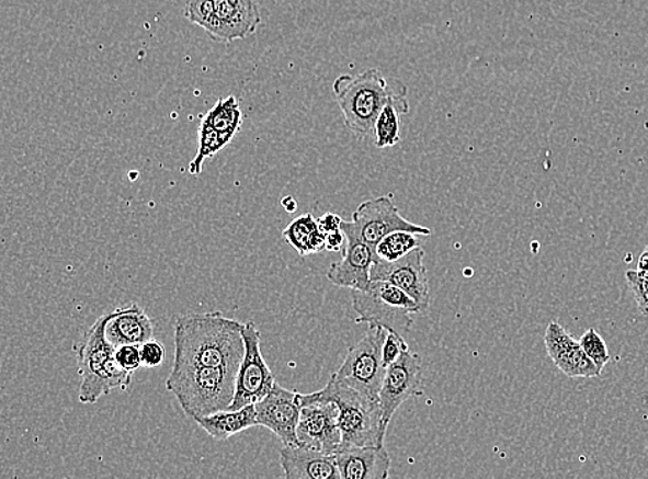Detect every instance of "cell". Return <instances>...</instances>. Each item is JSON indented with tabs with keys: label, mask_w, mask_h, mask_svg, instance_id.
I'll list each match as a JSON object with an SVG mask.
<instances>
[{
	"label": "cell",
	"mask_w": 648,
	"mask_h": 479,
	"mask_svg": "<svg viewBox=\"0 0 648 479\" xmlns=\"http://www.w3.org/2000/svg\"><path fill=\"white\" fill-rule=\"evenodd\" d=\"M346 244V233L343 230L326 233V250L328 252H343Z\"/></svg>",
	"instance_id": "obj_33"
},
{
	"label": "cell",
	"mask_w": 648,
	"mask_h": 479,
	"mask_svg": "<svg viewBox=\"0 0 648 479\" xmlns=\"http://www.w3.org/2000/svg\"><path fill=\"white\" fill-rule=\"evenodd\" d=\"M423 259L424 250L418 247L397 262L378 260L372 265L371 280L389 282L400 287L418 303L421 312H424L430 306V286Z\"/></svg>",
	"instance_id": "obj_11"
},
{
	"label": "cell",
	"mask_w": 648,
	"mask_h": 479,
	"mask_svg": "<svg viewBox=\"0 0 648 479\" xmlns=\"http://www.w3.org/2000/svg\"><path fill=\"white\" fill-rule=\"evenodd\" d=\"M283 237L302 258L326 250V233L311 213L295 218L283 231Z\"/></svg>",
	"instance_id": "obj_21"
},
{
	"label": "cell",
	"mask_w": 648,
	"mask_h": 479,
	"mask_svg": "<svg viewBox=\"0 0 648 479\" xmlns=\"http://www.w3.org/2000/svg\"><path fill=\"white\" fill-rule=\"evenodd\" d=\"M110 313L100 317L76 344L78 374L82 380L79 401L82 403H95L115 388L127 390L132 383L133 374L116 362L115 345L105 337Z\"/></svg>",
	"instance_id": "obj_5"
},
{
	"label": "cell",
	"mask_w": 648,
	"mask_h": 479,
	"mask_svg": "<svg viewBox=\"0 0 648 479\" xmlns=\"http://www.w3.org/2000/svg\"><path fill=\"white\" fill-rule=\"evenodd\" d=\"M284 477L288 479H342L334 455L302 445H284L280 451Z\"/></svg>",
	"instance_id": "obj_16"
},
{
	"label": "cell",
	"mask_w": 648,
	"mask_h": 479,
	"mask_svg": "<svg viewBox=\"0 0 648 479\" xmlns=\"http://www.w3.org/2000/svg\"><path fill=\"white\" fill-rule=\"evenodd\" d=\"M302 407L315 402H333L339 409V429L342 444L339 449L353 446H384L382 409L378 399L350 387L332 375L326 388L311 394H299Z\"/></svg>",
	"instance_id": "obj_2"
},
{
	"label": "cell",
	"mask_w": 648,
	"mask_h": 479,
	"mask_svg": "<svg viewBox=\"0 0 648 479\" xmlns=\"http://www.w3.org/2000/svg\"><path fill=\"white\" fill-rule=\"evenodd\" d=\"M339 409L333 402H315L302 407L297 440L302 446L334 455L342 444Z\"/></svg>",
	"instance_id": "obj_13"
},
{
	"label": "cell",
	"mask_w": 648,
	"mask_h": 479,
	"mask_svg": "<svg viewBox=\"0 0 648 479\" xmlns=\"http://www.w3.org/2000/svg\"><path fill=\"white\" fill-rule=\"evenodd\" d=\"M215 39H243L253 34L260 24V13L254 0H215Z\"/></svg>",
	"instance_id": "obj_18"
},
{
	"label": "cell",
	"mask_w": 648,
	"mask_h": 479,
	"mask_svg": "<svg viewBox=\"0 0 648 479\" xmlns=\"http://www.w3.org/2000/svg\"><path fill=\"white\" fill-rule=\"evenodd\" d=\"M626 282L643 316L648 317V274L637 270L626 271Z\"/></svg>",
	"instance_id": "obj_28"
},
{
	"label": "cell",
	"mask_w": 648,
	"mask_h": 479,
	"mask_svg": "<svg viewBox=\"0 0 648 479\" xmlns=\"http://www.w3.org/2000/svg\"><path fill=\"white\" fill-rule=\"evenodd\" d=\"M115 360L121 367L129 374L135 375L143 365L140 345L137 344H122L115 347Z\"/></svg>",
	"instance_id": "obj_29"
},
{
	"label": "cell",
	"mask_w": 648,
	"mask_h": 479,
	"mask_svg": "<svg viewBox=\"0 0 648 479\" xmlns=\"http://www.w3.org/2000/svg\"><path fill=\"white\" fill-rule=\"evenodd\" d=\"M105 337L115 347L122 344L141 345L154 339V324L146 311L132 303L110 313Z\"/></svg>",
	"instance_id": "obj_19"
},
{
	"label": "cell",
	"mask_w": 648,
	"mask_h": 479,
	"mask_svg": "<svg viewBox=\"0 0 648 479\" xmlns=\"http://www.w3.org/2000/svg\"><path fill=\"white\" fill-rule=\"evenodd\" d=\"M230 141V138L223 136L208 122L202 119L198 130V150H196V156L190 163L189 172L200 174L206 159L214 158Z\"/></svg>",
	"instance_id": "obj_25"
},
{
	"label": "cell",
	"mask_w": 648,
	"mask_h": 479,
	"mask_svg": "<svg viewBox=\"0 0 648 479\" xmlns=\"http://www.w3.org/2000/svg\"><path fill=\"white\" fill-rule=\"evenodd\" d=\"M342 479L389 478L391 460L384 446H353L334 454Z\"/></svg>",
	"instance_id": "obj_17"
},
{
	"label": "cell",
	"mask_w": 648,
	"mask_h": 479,
	"mask_svg": "<svg viewBox=\"0 0 648 479\" xmlns=\"http://www.w3.org/2000/svg\"><path fill=\"white\" fill-rule=\"evenodd\" d=\"M140 353L143 365L147 367H157L162 364L164 358L163 345L154 339L140 345Z\"/></svg>",
	"instance_id": "obj_31"
},
{
	"label": "cell",
	"mask_w": 648,
	"mask_h": 479,
	"mask_svg": "<svg viewBox=\"0 0 648 479\" xmlns=\"http://www.w3.org/2000/svg\"><path fill=\"white\" fill-rule=\"evenodd\" d=\"M407 98L387 104L375 122V144L378 148L395 147L400 142V114H408Z\"/></svg>",
	"instance_id": "obj_22"
},
{
	"label": "cell",
	"mask_w": 648,
	"mask_h": 479,
	"mask_svg": "<svg viewBox=\"0 0 648 479\" xmlns=\"http://www.w3.org/2000/svg\"><path fill=\"white\" fill-rule=\"evenodd\" d=\"M194 422L217 441H226L232 435L259 425L254 403L237 409V411L227 409V411L208 414V417L196 418Z\"/></svg>",
	"instance_id": "obj_20"
},
{
	"label": "cell",
	"mask_w": 648,
	"mask_h": 479,
	"mask_svg": "<svg viewBox=\"0 0 648 479\" xmlns=\"http://www.w3.org/2000/svg\"><path fill=\"white\" fill-rule=\"evenodd\" d=\"M334 99L344 122L355 135L374 132L375 122L391 101L407 98V87L390 83L378 69L372 68L359 77L342 76L333 82Z\"/></svg>",
	"instance_id": "obj_4"
},
{
	"label": "cell",
	"mask_w": 648,
	"mask_h": 479,
	"mask_svg": "<svg viewBox=\"0 0 648 479\" xmlns=\"http://www.w3.org/2000/svg\"><path fill=\"white\" fill-rule=\"evenodd\" d=\"M350 225L374 254L382 239L391 232L408 231L423 237H430L433 233L429 228L413 225L403 218L393 202L391 195L363 202L354 212L353 221H350Z\"/></svg>",
	"instance_id": "obj_8"
},
{
	"label": "cell",
	"mask_w": 648,
	"mask_h": 479,
	"mask_svg": "<svg viewBox=\"0 0 648 479\" xmlns=\"http://www.w3.org/2000/svg\"><path fill=\"white\" fill-rule=\"evenodd\" d=\"M408 344L403 340L402 334L397 332H387L384 349H382V358H384L385 366L395 364L400 360V356L408 351Z\"/></svg>",
	"instance_id": "obj_30"
},
{
	"label": "cell",
	"mask_w": 648,
	"mask_h": 479,
	"mask_svg": "<svg viewBox=\"0 0 648 479\" xmlns=\"http://www.w3.org/2000/svg\"><path fill=\"white\" fill-rule=\"evenodd\" d=\"M243 342H246V355L238 369L236 397L230 404L231 411L259 402L275 385L273 372L260 347V332L253 321L243 324Z\"/></svg>",
	"instance_id": "obj_9"
},
{
	"label": "cell",
	"mask_w": 648,
	"mask_h": 479,
	"mask_svg": "<svg viewBox=\"0 0 648 479\" xmlns=\"http://www.w3.org/2000/svg\"><path fill=\"white\" fill-rule=\"evenodd\" d=\"M243 324L221 312L187 313L174 322L173 365L240 369L246 342Z\"/></svg>",
	"instance_id": "obj_1"
},
{
	"label": "cell",
	"mask_w": 648,
	"mask_h": 479,
	"mask_svg": "<svg viewBox=\"0 0 648 479\" xmlns=\"http://www.w3.org/2000/svg\"><path fill=\"white\" fill-rule=\"evenodd\" d=\"M281 205H283L284 209L288 213H294L297 209L296 201L292 198V196H286V198L281 202Z\"/></svg>",
	"instance_id": "obj_35"
},
{
	"label": "cell",
	"mask_w": 648,
	"mask_h": 479,
	"mask_svg": "<svg viewBox=\"0 0 648 479\" xmlns=\"http://www.w3.org/2000/svg\"><path fill=\"white\" fill-rule=\"evenodd\" d=\"M299 394L275 381L268 396L254 403L259 425L273 431L284 445H300L297 440L302 413Z\"/></svg>",
	"instance_id": "obj_12"
},
{
	"label": "cell",
	"mask_w": 648,
	"mask_h": 479,
	"mask_svg": "<svg viewBox=\"0 0 648 479\" xmlns=\"http://www.w3.org/2000/svg\"><path fill=\"white\" fill-rule=\"evenodd\" d=\"M185 18L191 23L200 25L209 34H214L216 26L215 0H189L185 7Z\"/></svg>",
	"instance_id": "obj_26"
},
{
	"label": "cell",
	"mask_w": 648,
	"mask_h": 479,
	"mask_svg": "<svg viewBox=\"0 0 648 479\" xmlns=\"http://www.w3.org/2000/svg\"><path fill=\"white\" fill-rule=\"evenodd\" d=\"M342 230L346 233V247L343 249L342 262L329 267L327 278L334 286L349 287L352 290H368L372 284L371 269L375 263V254L354 232L350 221H344Z\"/></svg>",
	"instance_id": "obj_14"
},
{
	"label": "cell",
	"mask_w": 648,
	"mask_h": 479,
	"mask_svg": "<svg viewBox=\"0 0 648 479\" xmlns=\"http://www.w3.org/2000/svg\"><path fill=\"white\" fill-rule=\"evenodd\" d=\"M238 369L225 366L173 365L167 388L189 418L227 411L236 397Z\"/></svg>",
	"instance_id": "obj_3"
},
{
	"label": "cell",
	"mask_w": 648,
	"mask_h": 479,
	"mask_svg": "<svg viewBox=\"0 0 648 479\" xmlns=\"http://www.w3.org/2000/svg\"><path fill=\"white\" fill-rule=\"evenodd\" d=\"M318 226L323 233L342 230L343 220L342 217L333 215V213H326L320 218H317Z\"/></svg>",
	"instance_id": "obj_32"
},
{
	"label": "cell",
	"mask_w": 648,
	"mask_h": 479,
	"mask_svg": "<svg viewBox=\"0 0 648 479\" xmlns=\"http://www.w3.org/2000/svg\"><path fill=\"white\" fill-rule=\"evenodd\" d=\"M368 324V332L360 343L349 350L346 358L334 375L355 390L379 401V391L387 369L382 358V349L389 330L378 323Z\"/></svg>",
	"instance_id": "obj_7"
},
{
	"label": "cell",
	"mask_w": 648,
	"mask_h": 479,
	"mask_svg": "<svg viewBox=\"0 0 648 479\" xmlns=\"http://www.w3.org/2000/svg\"><path fill=\"white\" fill-rule=\"evenodd\" d=\"M637 271L648 274V247H646L645 252H643L639 260H637Z\"/></svg>",
	"instance_id": "obj_34"
},
{
	"label": "cell",
	"mask_w": 648,
	"mask_h": 479,
	"mask_svg": "<svg viewBox=\"0 0 648 479\" xmlns=\"http://www.w3.org/2000/svg\"><path fill=\"white\" fill-rule=\"evenodd\" d=\"M579 343H581L582 349L586 350L589 358L594 362V365L603 372L605 365L609 364L611 356L607 344H605L604 339L600 337L598 330L593 328L588 329L587 332L582 334Z\"/></svg>",
	"instance_id": "obj_27"
},
{
	"label": "cell",
	"mask_w": 648,
	"mask_h": 479,
	"mask_svg": "<svg viewBox=\"0 0 648 479\" xmlns=\"http://www.w3.org/2000/svg\"><path fill=\"white\" fill-rule=\"evenodd\" d=\"M355 323H378L403 334L411 329V313L421 312L418 303L408 293L385 281H372L368 290H352Z\"/></svg>",
	"instance_id": "obj_6"
},
{
	"label": "cell",
	"mask_w": 648,
	"mask_h": 479,
	"mask_svg": "<svg viewBox=\"0 0 648 479\" xmlns=\"http://www.w3.org/2000/svg\"><path fill=\"white\" fill-rule=\"evenodd\" d=\"M422 360L418 354L406 351L400 360L387 366L379 391L382 429L387 433L397 409L409 398L423 396Z\"/></svg>",
	"instance_id": "obj_10"
},
{
	"label": "cell",
	"mask_w": 648,
	"mask_h": 479,
	"mask_svg": "<svg viewBox=\"0 0 648 479\" xmlns=\"http://www.w3.org/2000/svg\"><path fill=\"white\" fill-rule=\"evenodd\" d=\"M204 119L214 127L217 132L221 133L232 140L237 132L241 129L242 113L240 104L234 95H228L227 99L217 101L212 106L208 114L204 116Z\"/></svg>",
	"instance_id": "obj_23"
},
{
	"label": "cell",
	"mask_w": 648,
	"mask_h": 479,
	"mask_svg": "<svg viewBox=\"0 0 648 479\" xmlns=\"http://www.w3.org/2000/svg\"><path fill=\"white\" fill-rule=\"evenodd\" d=\"M423 236L408 231H396L382 239L375 249V262H397L411 250L421 247Z\"/></svg>",
	"instance_id": "obj_24"
},
{
	"label": "cell",
	"mask_w": 648,
	"mask_h": 479,
	"mask_svg": "<svg viewBox=\"0 0 648 479\" xmlns=\"http://www.w3.org/2000/svg\"><path fill=\"white\" fill-rule=\"evenodd\" d=\"M544 340L549 358L567 377L592 379L602 375V370L589 358L581 343L577 342L560 323L550 322Z\"/></svg>",
	"instance_id": "obj_15"
}]
</instances>
